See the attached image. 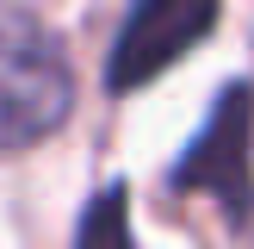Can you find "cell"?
<instances>
[{"instance_id":"1","label":"cell","mask_w":254,"mask_h":249,"mask_svg":"<svg viewBox=\"0 0 254 249\" xmlns=\"http://www.w3.org/2000/svg\"><path fill=\"white\" fill-rule=\"evenodd\" d=\"M68 106H74L68 50L31 12L0 6V156L44 143L68 119Z\"/></svg>"},{"instance_id":"2","label":"cell","mask_w":254,"mask_h":249,"mask_svg":"<svg viewBox=\"0 0 254 249\" xmlns=\"http://www.w3.org/2000/svg\"><path fill=\"white\" fill-rule=\"evenodd\" d=\"M168 187L174 193H211L230 218H242L254 206V94L242 81L217 94L205 131L168 168Z\"/></svg>"},{"instance_id":"3","label":"cell","mask_w":254,"mask_h":249,"mask_svg":"<svg viewBox=\"0 0 254 249\" xmlns=\"http://www.w3.org/2000/svg\"><path fill=\"white\" fill-rule=\"evenodd\" d=\"M223 0H130L118 37H112V56H106V87L112 94H136L149 87L161 69L198 50L217 25Z\"/></svg>"},{"instance_id":"4","label":"cell","mask_w":254,"mask_h":249,"mask_svg":"<svg viewBox=\"0 0 254 249\" xmlns=\"http://www.w3.org/2000/svg\"><path fill=\"white\" fill-rule=\"evenodd\" d=\"M74 249H136L124 187H99L93 193V206L81 212V231H74Z\"/></svg>"}]
</instances>
